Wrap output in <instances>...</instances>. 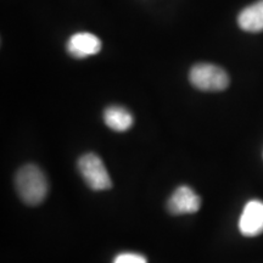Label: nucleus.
<instances>
[{
	"label": "nucleus",
	"instance_id": "f257e3e1",
	"mask_svg": "<svg viewBox=\"0 0 263 263\" xmlns=\"http://www.w3.org/2000/svg\"><path fill=\"white\" fill-rule=\"evenodd\" d=\"M15 186L22 201L31 206L42 203L48 195L47 177L35 164H26L17 171Z\"/></svg>",
	"mask_w": 263,
	"mask_h": 263
},
{
	"label": "nucleus",
	"instance_id": "f03ea898",
	"mask_svg": "<svg viewBox=\"0 0 263 263\" xmlns=\"http://www.w3.org/2000/svg\"><path fill=\"white\" fill-rule=\"evenodd\" d=\"M189 81L196 89L202 91H222L228 88L229 76L219 66L197 64L189 72Z\"/></svg>",
	"mask_w": 263,
	"mask_h": 263
},
{
	"label": "nucleus",
	"instance_id": "7ed1b4c3",
	"mask_svg": "<svg viewBox=\"0 0 263 263\" xmlns=\"http://www.w3.org/2000/svg\"><path fill=\"white\" fill-rule=\"evenodd\" d=\"M78 171L91 190L103 192L112 186L110 174L100 157L95 154H85L78 160Z\"/></svg>",
	"mask_w": 263,
	"mask_h": 263
},
{
	"label": "nucleus",
	"instance_id": "20e7f679",
	"mask_svg": "<svg viewBox=\"0 0 263 263\" xmlns=\"http://www.w3.org/2000/svg\"><path fill=\"white\" fill-rule=\"evenodd\" d=\"M239 230L244 236L252 238L263 233V201L251 200L246 203L239 219Z\"/></svg>",
	"mask_w": 263,
	"mask_h": 263
},
{
	"label": "nucleus",
	"instance_id": "39448f33",
	"mask_svg": "<svg viewBox=\"0 0 263 263\" xmlns=\"http://www.w3.org/2000/svg\"><path fill=\"white\" fill-rule=\"evenodd\" d=\"M167 207L172 215L195 213L201 207V197L197 195L190 186L182 185L174 190L172 196L170 197Z\"/></svg>",
	"mask_w": 263,
	"mask_h": 263
},
{
	"label": "nucleus",
	"instance_id": "423d86ee",
	"mask_svg": "<svg viewBox=\"0 0 263 263\" xmlns=\"http://www.w3.org/2000/svg\"><path fill=\"white\" fill-rule=\"evenodd\" d=\"M101 41L97 35L88 32L76 33L68 39L66 49L72 58L85 59L97 55L101 50Z\"/></svg>",
	"mask_w": 263,
	"mask_h": 263
},
{
	"label": "nucleus",
	"instance_id": "0eeeda50",
	"mask_svg": "<svg viewBox=\"0 0 263 263\" xmlns=\"http://www.w3.org/2000/svg\"><path fill=\"white\" fill-rule=\"evenodd\" d=\"M239 27L245 32L258 33L263 31V0L248 6L238 16Z\"/></svg>",
	"mask_w": 263,
	"mask_h": 263
},
{
	"label": "nucleus",
	"instance_id": "6e6552de",
	"mask_svg": "<svg viewBox=\"0 0 263 263\" xmlns=\"http://www.w3.org/2000/svg\"><path fill=\"white\" fill-rule=\"evenodd\" d=\"M105 124L115 132H126L133 126V116L127 108L122 106H108L104 111Z\"/></svg>",
	"mask_w": 263,
	"mask_h": 263
},
{
	"label": "nucleus",
	"instance_id": "1a4fd4ad",
	"mask_svg": "<svg viewBox=\"0 0 263 263\" xmlns=\"http://www.w3.org/2000/svg\"><path fill=\"white\" fill-rule=\"evenodd\" d=\"M112 263H147V259L140 254H134V252H123V254L117 255L114 258Z\"/></svg>",
	"mask_w": 263,
	"mask_h": 263
}]
</instances>
